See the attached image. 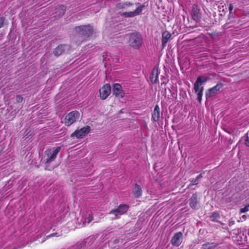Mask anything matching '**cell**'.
I'll return each mask as SVG.
<instances>
[{
	"label": "cell",
	"mask_w": 249,
	"mask_h": 249,
	"mask_svg": "<svg viewBox=\"0 0 249 249\" xmlns=\"http://www.w3.org/2000/svg\"><path fill=\"white\" fill-rule=\"evenodd\" d=\"M129 43L130 46L134 49H140L143 43L142 36L138 32H134L130 36Z\"/></svg>",
	"instance_id": "6da1fadb"
},
{
	"label": "cell",
	"mask_w": 249,
	"mask_h": 249,
	"mask_svg": "<svg viewBox=\"0 0 249 249\" xmlns=\"http://www.w3.org/2000/svg\"><path fill=\"white\" fill-rule=\"evenodd\" d=\"M80 113L78 111L74 110L67 114L64 119V124L66 126H70L77 121L80 118Z\"/></svg>",
	"instance_id": "7a4b0ae2"
},
{
	"label": "cell",
	"mask_w": 249,
	"mask_h": 249,
	"mask_svg": "<svg viewBox=\"0 0 249 249\" xmlns=\"http://www.w3.org/2000/svg\"><path fill=\"white\" fill-rule=\"evenodd\" d=\"M76 30L81 36L89 37L93 33V29L90 26H83L76 27Z\"/></svg>",
	"instance_id": "3957f363"
},
{
	"label": "cell",
	"mask_w": 249,
	"mask_h": 249,
	"mask_svg": "<svg viewBox=\"0 0 249 249\" xmlns=\"http://www.w3.org/2000/svg\"><path fill=\"white\" fill-rule=\"evenodd\" d=\"M91 130V128L89 126H86L85 127L79 130H76L73 134H72L71 136L76 137L78 139H82L86 137L89 134Z\"/></svg>",
	"instance_id": "277c9868"
},
{
	"label": "cell",
	"mask_w": 249,
	"mask_h": 249,
	"mask_svg": "<svg viewBox=\"0 0 249 249\" xmlns=\"http://www.w3.org/2000/svg\"><path fill=\"white\" fill-rule=\"evenodd\" d=\"M111 92V88L110 84H107L104 85L99 91L100 96L102 100H105L109 96Z\"/></svg>",
	"instance_id": "5b68a950"
},
{
	"label": "cell",
	"mask_w": 249,
	"mask_h": 249,
	"mask_svg": "<svg viewBox=\"0 0 249 249\" xmlns=\"http://www.w3.org/2000/svg\"><path fill=\"white\" fill-rule=\"evenodd\" d=\"M222 87H223V84L220 83L217 84L214 87L208 89V91L206 93V98H208L211 96H212V95H214V94L218 93Z\"/></svg>",
	"instance_id": "8992f818"
},
{
	"label": "cell",
	"mask_w": 249,
	"mask_h": 249,
	"mask_svg": "<svg viewBox=\"0 0 249 249\" xmlns=\"http://www.w3.org/2000/svg\"><path fill=\"white\" fill-rule=\"evenodd\" d=\"M192 17L193 19L196 22H199L201 18V13L200 9L198 5L194 4L193 6L192 10Z\"/></svg>",
	"instance_id": "52a82bcc"
},
{
	"label": "cell",
	"mask_w": 249,
	"mask_h": 249,
	"mask_svg": "<svg viewBox=\"0 0 249 249\" xmlns=\"http://www.w3.org/2000/svg\"><path fill=\"white\" fill-rule=\"evenodd\" d=\"M183 240V236L181 232H178L175 234L172 238L171 244L174 246L178 247L181 245Z\"/></svg>",
	"instance_id": "ba28073f"
},
{
	"label": "cell",
	"mask_w": 249,
	"mask_h": 249,
	"mask_svg": "<svg viewBox=\"0 0 249 249\" xmlns=\"http://www.w3.org/2000/svg\"><path fill=\"white\" fill-rule=\"evenodd\" d=\"M145 5H140V7L135 9V10L134 11L130 12H125L122 14V15L124 17H132L136 16L139 15L141 13H142V10L145 8Z\"/></svg>",
	"instance_id": "9c48e42d"
},
{
	"label": "cell",
	"mask_w": 249,
	"mask_h": 249,
	"mask_svg": "<svg viewBox=\"0 0 249 249\" xmlns=\"http://www.w3.org/2000/svg\"><path fill=\"white\" fill-rule=\"evenodd\" d=\"M68 48V45H66V44H61L54 49L53 53H54V55L56 57H59L64 54L67 51Z\"/></svg>",
	"instance_id": "30bf717a"
},
{
	"label": "cell",
	"mask_w": 249,
	"mask_h": 249,
	"mask_svg": "<svg viewBox=\"0 0 249 249\" xmlns=\"http://www.w3.org/2000/svg\"><path fill=\"white\" fill-rule=\"evenodd\" d=\"M207 80V77H202V76H199L198 77L194 84V90L196 93L199 91L200 86H202V84L206 82Z\"/></svg>",
	"instance_id": "8fae6325"
},
{
	"label": "cell",
	"mask_w": 249,
	"mask_h": 249,
	"mask_svg": "<svg viewBox=\"0 0 249 249\" xmlns=\"http://www.w3.org/2000/svg\"><path fill=\"white\" fill-rule=\"evenodd\" d=\"M114 94L117 98H122L124 96V92L122 86L119 84H115L113 87Z\"/></svg>",
	"instance_id": "7c38bea8"
},
{
	"label": "cell",
	"mask_w": 249,
	"mask_h": 249,
	"mask_svg": "<svg viewBox=\"0 0 249 249\" xmlns=\"http://www.w3.org/2000/svg\"><path fill=\"white\" fill-rule=\"evenodd\" d=\"M129 206L126 204H121L118 208L116 209L113 210L112 211V213L116 214H122L125 213L128 210Z\"/></svg>",
	"instance_id": "4fadbf2b"
},
{
	"label": "cell",
	"mask_w": 249,
	"mask_h": 249,
	"mask_svg": "<svg viewBox=\"0 0 249 249\" xmlns=\"http://www.w3.org/2000/svg\"><path fill=\"white\" fill-rule=\"evenodd\" d=\"M158 77V66H155L150 75V80L153 84L156 83Z\"/></svg>",
	"instance_id": "5bb4252c"
},
{
	"label": "cell",
	"mask_w": 249,
	"mask_h": 249,
	"mask_svg": "<svg viewBox=\"0 0 249 249\" xmlns=\"http://www.w3.org/2000/svg\"><path fill=\"white\" fill-rule=\"evenodd\" d=\"M171 37V34L170 32L167 31H164L162 34V46L164 47V46L166 44L168 40Z\"/></svg>",
	"instance_id": "9a60e30c"
},
{
	"label": "cell",
	"mask_w": 249,
	"mask_h": 249,
	"mask_svg": "<svg viewBox=\"0 0 249 249\" xmlns=\"http://www.w3.org/2000/svg\"><path fill=\"white\" fill-rule=\"evenodd\" d=\"M190 206L193 209H196L198 208V196L196 194H194L192 196L191 199L190 200Z\"/></svg>",
	"instance_id": "2e32d148"
},
{
	"label": "cell",
	"mask_w": 249,
	"mask_h": 249,
	"mask_svg": "<svg viewBox=\"0 0 249 249\" xmlns=\"http://www.w3.org/2000/svg\"><path fill=\"white\" fill-rule=\"evenodd\" d=\"M152 118L155 121H159L160 118V111L159 107L158 105H157L154 109V112L152 114Z\"/></svg>",
	"instance_id": "e0dca14e"
},
{
	"label": "cell",
	"mask_w": 249,
	"mask_h": 249,
	"mask_svg": "<svg viewBox=\"0 0 249 249\" xmlns=\"http://www.w3.org/2000/svg\"><path fill=\"white\" fill-rule=\"evenodd\" d=\"M133 193H134V196L136 198H139L140 196H141L142 194V190L141 187L139 185H138L137 184H136L134 186Z\"/></svg>",
	"instance_id": "ac0fdd59"
},
{
	"label": "cell",
	"mask_w": 249,
	"mask_h": 249,
	"mask_svg": "<svg viewBox=\"0 0 249 249\" xmlns=\"http://www.w3.org/2000/svg\"><path fill=\"white\" fill-rule=\"evenodd\" d=\"M61 147H58V148H57V149H56L55 151H54V152H53V154L51 156L50 158L48 159V160H47V163H50V162H52L53 160L56 158V156L57 155V154L59 152V151L61 150Z\"/></svg>",
	"instance_id": "d6986e66"
},
{
	"label": "cell",
	"mask_w": 249,
	"mask_h": 249,
	"mask_svg": "<svg viewBox=\"0 0 249 249\" xmlns=\"http://www.w3.org/2000/svg\"><path fill=\"white\" fill-rule=\"evenodd\" d=\"M203 91V88L202 87L200 88V90H199V91L198 92V99L200 103L201 101H202V98Z\"/></svg>",
	"instance_id": "ffe728a7"
},
{
	"label": "cell",
	"mask_w": 249,
	"mask_h": 249,
	"mask_svg": "<svg viewBox=\"0 0 249 249\" xmlns=\"http://www.w3.org/2000/svg\"><path fill=\"white\" fill-rule=\"evenodd\" d=\"M4 18L0 19V28H1L4 26Z\"/></svg>",
	"instance_id": "44dd1931"
},
{
	"label": "cell",
	"mask_w": 249,
	"mask_h": 249,
	"mask_svg": "<svg viewBox=\"0 0 249 249\" xmlns=\"http://www.w3.org/2000/svg\"><path fill=\"white\" fill-rule=\"evenodd\" d=\"M248 211V205H247V206H246L245 207H244V208H243V209H242L241 210V211H242V212H247V211Z\"/></svg>",
	"instance_id": "7402d4cb"
},
{
	"label": "cell",
	"mask_w": 249,
	"mask_h": 249,
	"mask_svg": "<svg viewBox=\"0 0 249 249\" xmlns=\"http://www.w3.org/2000/svg\"><path fill=\"white\" fill-rule=\"evenodd\" d=\"M232 9H233V6H232V4H230V7H229V10H230V12H231Z\"/></svg>",
	"instance_id": "603a6c76"
},
{
	"label": "cell",
	"mask_w": 249,
	"mask_h": 249,
	"mask_svg": "<svg viewBox=\"0 0 249 249\" xmlns=\"http://www.w3.org/2000/svg\"><path fill=\"white\" fill-rule=\"evenodd\" d=\"M247 137L246 141L245 142H246V143L247 145V146H249V144H248V143H249V141H248V134H247Z\"/></svg>",
	"instance_id": "cb8c5ba5"
},
{
	"label": "cell",
	"mask_w": 249,
	"mask_h": 249,
	"mask_svg": "<svg viewBox=\"0 0 249 249\" xmlns=\"http://www.w3.org/2000/svg\"><path fill=\"white\" fill-rule=\"evenodd\" d=\"M2 150H3V149H2V148L1 146H0V155L1 154L2 152Z\"/></svg>",
	"instance_id": "d4e9b609"
}]
</instances>
